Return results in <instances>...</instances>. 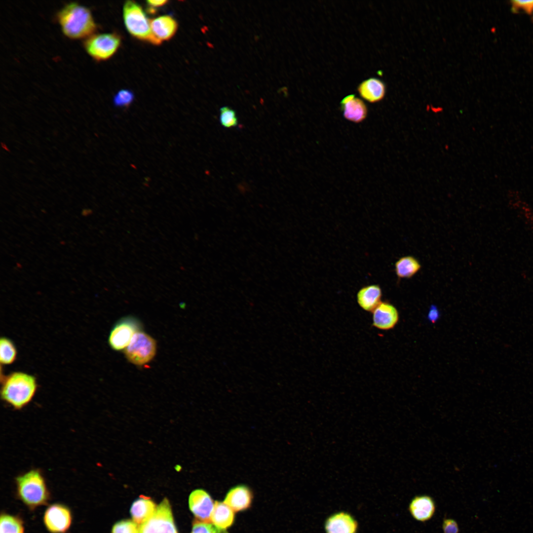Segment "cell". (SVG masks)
Returning <instances> with one entry per match:
<instances>
[{
    "instance_id": "1",
    "label": "cell",
    "mask_w": 533,
    "mask_h": 533,
    "mask_svg": "<svg viewBox=\"0 0 533 533\" xmlns=\"http://www.w3.org/2000/svg\"><path fill=\"white\" fill-rule=\"evenodd\" d=\"M0 398L14 410H21L32 401L38 389L35 376L21 371L0 375Z\"/></svg>"
},
{
    "instance_id": "2",
    "label": "cell",
    "mask_w": 533,
    "mask_h": 533,
    "mask_svg": "<svg viewBox=\"0 0 533 533\" xmlns=\"http://www.w3.org/2000/svg\"><path fill=\"white\" fill-rule=\"evenodd\" d=\"M16 496L30 511L48 504L51 494L42 471L31 469L15 478Z\"/></svg>"
},
{
    "instance_id": "3",
    "label": "cell",
    "mask_w": 533,
    "mask_h": 533,
    "mask_svg": "<svg viewBox=\"0 0 533 533\" xmlns=\"http://www.w3.org/2000/svg\"><path fill=\"white\" fill-rule=\"evenodd\" d=\"M56 17L63 34L71 38H86L96 29L89 9L76 2L66 4Z\"/></svg>"
},
{
    "instance_id": "4",
    "label": "cell",
    "mask_w": 533,
    "mask_h": 533,
    "mask_svg": "<svg viewBox=\"0 0 533 533\" xmlns=\"http://www.w3.org/2000/svg\"><path fill=\"white\" fill-rule=\"evenodd\" d=\"M123 17L125 27L132 36L158 44L152 33L151 21L139 4L131 0L126 1L123 8Z\"/></svg>"
},
{
    "instance_id": "5",
    "label": "cell",
    "mask_w": 533,
    "mask_h": 533,
    "mask_svg": "<svg viewBox=\"0 0 533 533\" xmlns=\"http://www.w3.org/2000/svg\"><path fill=\"white\" fill-rule=\"evenodd\" d=\"M156 348V341L149 334L140 331L135 334L123 352L130 363L142 366L153 359Z\"/></svg>"
},
{
    "instance_id": "6",
    "label": "cell",
    "mask_w": 533,
    "mask_h": 533,
    "mask_svg": "<svg viewBox=\"0 0 533 533\" xmlns=\"http://www.w3.org/2000/svg\"><path fill=\"white\" fill-rule=\"evenodd\" d=\"M120 42V38L116 33H93L85 38L83 45L91 57L95 60L101 61L112 56Z\"/></svg>"
},
{
    "instance_id": "7",
    "label": "cell",
    "mask_w": 533,
    "mask_h": 533,
    "mask_svg": "<svg viewBox=\"0 0 533 533\" xmlns=\"http://www.w3.org/2000/svg\"><path fill=\"white\" fill-rule=\"evenodd\" d=\"M139 533H178L167 498H164L152 516L140 525Z\"/></svg>"
},
{
    "instance_id": "8",
    "label": "cell",
    "mask_w": 533,
    "mask_h": 533,
    "mask_svg": "<svg viewBox=\"0 0 533 533\" xmlns=\"http://www.w3.org/2000/svg\"><path fill=\"white\" fill-rule=\"evenodd\" d=\"M142 328L141 322L134 316L121 318L114 325L110 332L109 344L115 351L124 350L135 334L141 331Z\"/></svg>"
},
{
    "instance_id": "9",
    "label": "cell",
    "mask_w": 533,
    "mask_h": 533,
    "mask_svg": "<svg viewBox=\"0 0 533 533\" xmlns=\"http://www.w3.org/2000/svg\"><path fill=\"white\" fill-rule=\"evenodd\" d=\"M43 522L50 533H67L73 522L72 511L63 503L51 504L44 512Z\"/></svg>"
},
{
    "instance_id": "10",
    "label": "cell",
    "mask_w": 533,
    "mask_h": 533,
    "mask_svg": "<svg viewBox=\"0 0 533 533\" xmlns=\"http://www.w3.org/2000/svg\"><path fill=\"white\" fill-rule=\"evenodd\" d=\"M189 504L190 511L200 522L211 523L214 504L208 493L202 489L193 491L190 495Z\"/></svg>"
},
{
    "instance_id": "11",
    "label": "cell",
    "mask_w": 533,
    "mask_h": 533,
    "mask_svg": "<svg viewBox=\"0 0 533 533\" xmlns=\"http://www.w3.org/2000/svg\"><path fill=\"white\" fill-rule=\"evenodd\" d=\"M372 312V326L381 330L393 329L399 321L397 308L392 304L382 302Z\"/></svg>"
},
{
    "instance_id": "12",
    "label": "cell",
    "mask_w": 533,
    "mask_h": 533,
    "mask_svg": "<svg viewBox=\"0 0 533 533\" xmlns=\"http://www.w3.org/2000/svg\"><path fill=\"white\" fill-rule=\"evenodd\" d=\"M358 523L350 514L339 512L330 516L325 523L326 533H356Z\"/></svg>"
},
{
    "instance_id": "13",
    "label": "cell",
    "mask_w": 533,
    "mask_h": 533,
    "mask_svg": "<svg viewBox=\"0 0 533 533\" xmlns=\"http://www.w3.org/2000/svg\"><path fill=\"white\" fill-rule=\"evenodd\" d=\"M411 516L417 521L426 522L433 516L436 506L433 499L428 495L415 496L409 505Z\"/></svg>"
},
{
    "instance_id": "14",
    "label": "cell",
    "mask_w": 533,
    "mask_h": 533,
    "mask_svg": "<svg viewBox=\"0 0 533 533\" xmlns=\"http://www.w3.org/2000/svg\"><path fill=\"white\" fill-rule=\"evenodd\" d=\"M341 109L345 118L355 123L363 121L367 117L368 109L362 100L350 94L341 102Z\"/></svg>"
},
{
    "instance_id": "15",
    "label": "cell",
    "mask_w": 533,
    "mask_h": 533,
    "mask_svg": "<svg viewBox=\"0 0 533 533\" xmlns=\"http://www.w3.org/2000/svg\"><path fill=\"white\" fill-rule=\"evenodd\" d=\"M253 498L251 490L245 485L236 486L227 494L224 502L233 511L238 512L248 508Z\"/></svg>"
},
{
    "instance_id": "16",
    "label": "cell",
    "mask_w": 533,
    "mask_h": 533,
    "mask_svg": "<svg viewBox=\"0 0 533 533\" xmlns=\"http://www.w3.org/2000/svg\"><path fill=\"white\" fill-rule=\"evenodd\" d=\"M177 27L176 21L169 15L160 16L151 21L152 33L158 44L171 38Z\"/></svg>"
},
{
    "instance_id": "17",
    "label": "cell",
    "mask_w": 533,
    "mask_h": 533,
    "mask_svg": "<svg viewBox=\"0 0 533 533\" xmlns=\"http://www.w3.org/2000/svg\"><path fill=\"white\" fill-rule=\"evenodd\" d=\"M360 95L370 103H376L381 100L385 96V83L380 79L370 77L363 80L357 86Z\"/></svg>"
},
{
    "instance_id": "18",
    "label": "cell",
    "mask_w": 533,
    "mask_h": 533,
    "mask_svg": "<svg viewBox=\"0 0 533 533\" xmlns=\"http://www.w3.org/2000/svg\"><path fill=\"white\" fill-rule=\"evenodd\" d=\"M382 290L377 284L361 288L356 295L357 302L364 311L372 312L381 302Z\"/></svg>"
},
{
    "instance_id": "19",
    "label": "cell",
    "mask_w": 533,
    "mask_h": 533,
    "mask_svg": "<svg viewBox=\"0 0 533 533\" xmlns=\"http://www.w3.org/2000/svg\"><path fill=\"white\" fill-rule=\"evenodd\" d=\"M156 507L149 497L142 496L133 503L130 508L133 521L138 525L143 524L152 516Z\"/></svg>"
},
{
    "instance_id": "20",
    "label": "cell",
    "mask_w": 533,
    "mask_h": 533,
    "mask_svg": "<svg viewBox=\"0 0 533 533\" xmlns=\"http://www.w3.org/2000/svg\"><path fill=\"white\" fill-rule=\"evenodd\" d=\"M233 512L224 502L216 501L211 515V522L215 526L226 530L233 523Z\"/></svg>"
},
{
    "instance_id": "21",
    "label": "cell",
    "mask_w": 533,
    "mask_h": 533,
    "mask_svg": "<svg viewBox=\"0 0 533 533\" xmlns=\"http://www.w3.org/2000/svg\"><path fill=\"white\" fill-rule=\"evenodd\" d=\"M420 267L419 262L410 256L400 258L395 264V271L399 279L411 278L420 270Z\"/></svg>"
},
{
    "instance_id": "22",
    "label": "cell",
    "mask_w": 533,
    "mask_h": 533,
    "mask_svg": "<svg viewBox=\"0 0 533 533\" xmlns=\"http://www.w3.org/2000/svg\"><path fill=\"white\" fill-rule=\"evenodd\" d=\"M0 533H25L24 522L20 516L1 512Z\"/></svg>"
},
{
    "instance_id": "23",
    "label": "cell",
    "mask_w": 533,
    "mask_h": 533,
    "mask_svg": "<svg viewBox=\"0 0 533 533\" xmlns=\"http://www.w3.org/2000/svg\"><path fill=\"white\" fill-rule=\"evenodd\" d=\"M18 351L14 342L9 338L2 337L0 339V362L3 366L14 363L17 358Z\"/></svg>"
},
{
    "instance_id": "24",
    "label": "cell",
    "mask_w": 533,
    "mask_h": 533,
    "mask_svg": "<svg viewBox=\"0 0 533 533\" xmlns=\"http://www.w3.org/2000/svg\"><path fill=\"white\" fill-rule=\"evenodd\" d=\"M220 119L222 125L227 128L236 126L238 124L235 112L228 107L221 108Z\"/></svg>"
},
{
    "instance_id": "25",
    "label": "cell",
    "mask_w": 533,
    "mask_h": 533,
    "mask_svg": "<svg viewBox=\"0 0 533 533\" xmlns=\"http://www.w3.org/2000/svg\"><path fill=\"white\" fill-rule=\"evenodd\" d=\"M139 527L134 521L123 520L116 523L113 527L112 533H139Z\"/></svg>"
},
{
    "instance_id": "26",
    "label": "cell",
    "mask_w": 533,
    "mask_h": 533,
    "mask_svg": "<svg viewBox=\"0 0 533 533\" xmlns=\"http://www.w3.org/2000/svg\"><path fill=\"white\" fill-rule=\"evenodd\" d=\"M134 98L133 93L128 89H122L114 95L113 102L116 107H126L129 106Z\"/></svg>"
},
{
    "instance_id": "27",
    "label": "cell",
    "mask_w": 533,
    "mask_h": 533,
    "mask_svg": "<svg viewBox=\"0 0 533 533\" xmlns=\"http://www.w3.org/2000/svg\"><path fill=\"white\" fill-rule=\"evenodd\" d=\"M191 533H228L225 529L219 528L212 523L196 522Z\"/></svg>"
},
{
    "instance_id": "28",
    "label": "cell",
    "mask_w": 533,
    "mask_h": 533,
    "mask_svg": "<svg viewBox=\"0 0 533 533\" xmlns=\"http://www.w3.org/2000/svg\"><path fill=\"white\" fill-rule=\"evenodd\" d=\"M444 533H458L459 528L457 522L451 518H445L442 523Z\"/></svg>"
},
{
    "instance_id": "29",
    "label": "cell",
    "mask_w": 533,
    "mask_h": 533,
    "mask_svg": "<svg viewBox=\"0 0 533 533\" xmlns=\"http://www.w3.org/2000/svg\"><path fill=\"white\" fill-rule=\"evenodd\" d=\"M511 4L514 9H521L527 12L533 11V0H513Z\"/></svg>"
},
{
    "instance_id": "30",
    "label": "cell",
    "mask_w": 533,
    "mask_h": 533,
    "mask_svg": "<svg viewBox=\"0 0 533 533\" xmlns=\"http://www.w3.org/2000/svg\"><path fill=\"white\" fill-rule=\"evenodd\" d=\"M167 0H149L147 1V4L151 9L160 7L166 4Z\"/></svg>"
},
{
    "instance_id": "31",
    "label": "cell",
    "mask_w": 533,
    "mask_h": 533,
    "mask_svg": "<svg viewBox=\"0 0 533 533\" xmlns=\"http://www.w3.org/2000/svg\"><path fill=\"white\" fill-rule=\"evenodd\" d=\"M438 310L436 308H431L430 309L428 317L431 321H434L437 319L438 316Z\"/></svg>"
}]
</instances>
